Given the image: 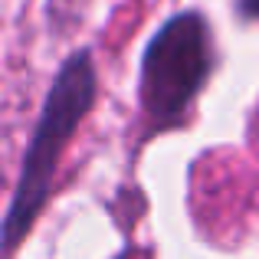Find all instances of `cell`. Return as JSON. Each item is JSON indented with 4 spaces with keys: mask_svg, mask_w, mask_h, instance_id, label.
Instances as JSON below:
<instances>
[{
    "mask_svg": "<svg viewBox=\"0 0 259 259\" xmlns=\"http://www.w3.org/2000/svg\"><path fill=\"white\" fill-rule=\"evenodd\" d=\"M95 102V66L85 50L72 53L63 66H59L56 79H53L50 92L43 99V112L33 128L30 148L20 164V177L13 184V197L4 217V246L7 253L20 246L30 227L36 223L39 210H43L46 197L53 187V174L63 158L66 145H69L72 132L79 121L89 115Z\"/></svg>",
    "mask_w": 259,
    "mask_h": 259,
    "instance_id": "obj_1",
    "label": "cell"
},
{
    "mask_svg": "<svg viewBox=\"0 0 259 259\" xmlns=\"http://www.w3.org/2000/svg\"><path fill=\"white\" fill-rule=\"evenodd\" d=\"M213 69L210 30L200 13L171 17L145 46L141 56V108L158 128L177 125Z\"/></svg>",
    "mask_w": 259,
    "mask_h": 259,
    "instance_id": "obj_2",
    "label": "cell"
},
{
    "mask_svg": "<svg viewBox=\"0 0 259 259\" xmlns=\"http://www.w3.org/2000/svg\"><path fill=\"white\" fill-rule=\"evenodd\" d=\"M243 17H259V0H240Z\"/></svg>",
    "mask_w": 259,
    "mask_h": 259,
    "instance_id": "obj_3",
    "label": "cell"
}]
</instances>
